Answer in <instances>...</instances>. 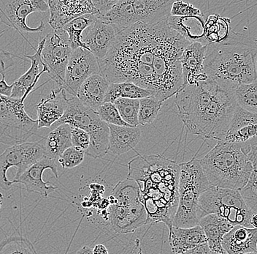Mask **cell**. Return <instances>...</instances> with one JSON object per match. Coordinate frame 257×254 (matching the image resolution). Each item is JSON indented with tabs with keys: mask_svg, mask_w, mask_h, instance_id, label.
I'll return each instance as SVG.
<instances>
[{
	"mask_svg": "<svg viewBox=\"0 0 257 254\" xmlns=\"http://www.w3.org/2000/svg\"><path fill=\"white\" fill-rule=\"evenodd\" d=\"M116 32L110 24L96 19L82 35V42L97 59H103L111 49Z\"/></svg>",
	"mask_w": 257,
	"mask_h": 254,
	"instance_id": "cell-19",
	"label": "cell"
},
{
	"mask_svg": "<svg viewBox=\"0 0 257 254\" xmlns=\"http://www.w3.org/2000/svg\"><path fill=\"white\" fill-rule=\"evenodd\" d=\"M67 93L58 87L52 90L48 97L40 101L36 106L38 128H49L57 123L62 117L67 107Z\"/></svg>",
	"mask_w": 257,
	"mask_h": 254,
	"instance_id": "cell-20",
	"label": "cell"
},
{
	"mask_svg": "<svg viewBox=\"0 0 257 254\" xmlns=\"http://www.w3.org/2000/svg\"><path fill=\"white\" fill-rule=\"evenodd\" d=\"M256 38L232 30L221 43L207 45L203 67L208 79L232 92L256 81Z\"/></svg>",
	"mask_w": 257,
	"mask_h": 254,
	"instance_id": "cell-4",
	"label": "cell"
},
{
	"mask_svg": "<svg viewBox=\"0 0 257 254\" xmlns=\"http://www.w3.org/2000/svg\"><path fill=\"white\" fill-rule=\"evenodd\" d=\"M206 50L207 46L197 42L184 48L180 59L183 81L181 88L198 86L200 82L208 80L203 67Z\"/></svg>",
	"mask_w": 257,
	"mask_h": 254,
	"instance_id": "cell-17",
	"label": "cell"
},
{
	"mask_svg": "<svg viewBox=\"0 0 257 254\" xmlns=\"http://www.w3.org/2000/svg\"><path fill=\"white\" fill-rule=\"evenodd\" d=\"M94 74H99L97 59L88 50H73L66 67L62 88L72 97H76L82 83Z\"/></svg>",
	"mask_w": 257,
	"mask_h": 254,
	"instance_id": "cell-15",
	"label": "cell"
},
{
	"mask_svg": "<svg viewBox=\"0 0 257 254\" xmlns=\"http://www.w3.org/2000/svg\"><path fill=\"white\" fill-rule=\"evenodd\" d=\"M139 112H138V123L139 125L152 124L155 121L162 109L163 101H160L155 96L140 99Z\"/></svg>",
	"mask_w": 257,
	"mask_h": 254,
	"instance_id": "cell-33",
	"label": "cell"
},
{
	"mask_svg": "<svg viewBox=\"0 0 257 254\" xmlns=\"http://www.w3.org/2000/svg\"><path fill=\"white\" fill-rule=\"evenodd\" d=\"M199 161L209 183L221 189L239 191L256 170L247 160L240 144L224 141H218Z\"/></svg>",
	"mask_w": 257,
	"mask_h": 254,
	"instance_id": "cell-5",
	"label": "cell"
},
{
	"mask_svg": "<svg viewBox=\"0 0 257 254\" xmlns=\"http://www.w3.org/2000/svg\"><path fill=\"white\" fill-rule=\"evenodd\" d=\"M84 158V151L72 146L64 151L58 159V161L64 168L71 170L81 164Z\"/></svg>",
	"mask_w": 257,
	"mask_h": 254,
	"instance_id": "cell-38",
	"label": "cell"
},
{
	"mask_svg": "<svg viewBox=\"0 0 257 254\" xmlns=\"http://www.w3.org/2000/svg\"><path fill=\"white\" fill-rule=\"evenodd\" d=\"M109 84L110 83L100 74L91 75L82 83L77 93V99L96 112L104 103Z\"/></svg>",
	"mask_w": 257,
	"mask_h": 254,
	"instance_id": "cell-23",
	"label": "cell"
},
{
	"mask_svg": "<svg viewBox=\"0 0 257 254\" xmlns=\"http://www.w3.org/2000/svg\"><path fill=\"white\" fill-rule=\"evenodd\" d=\"M174 96L178 117L188 131L204 139H224L237 106L232 91L208 79L180 88Z\"/></svg>",
	"mask_w": 257,
	"mask_h": 254,
	"instance_id": "cell-3",
	"label": "cell"
},
{
	"mask_svg": "<svg viewBox=\"0 0 257 254\" xmlns=\"http://www.w3.org/2000/svg\"><path fill=\"white\" fill-rule=\"evenodd\" d=\"M210 250L208 244L204 243L202 245L196 246L190 250L185 252L184 254H210Z\"/></svg>",
	"mask_w": 257,
	"mask_h": 254,
	"instance_id": "cell-44",
	"label": "cell"
},
{
	"mask_svg": "<svg viewBox=\"0 0 257 254\" xmlns=\"http://www.w3.org/2000/svg\"><path fill=\"white\" fill-rule=\"evenodd\" d=\"M56 123L68 124L88 133L90 144L85 155L93 158H102L108 152V125L100 120L96 112L83 105L77 97L68 99L63 117Z\"/></svg>",
	"mask_w": 257,
	"mask_h": 254,
	"instance_id": "cell-9",
	"label": "cell"
},
{
	"mask_svg": "<svg viewBox=\"0 0 257 254\" xmlns=\"http://www.w3.org/2000/svg\"><path fill=\"white\" fill-rule=\"evenodd\" d=\"M107 220L116 234H128L146 225L147 213L141 203L138 185L126 178L120 181L107 198Z\"/></svg>",
	"mask_w": 257,
	"mask_h": 254,
	"instance_id": "cell-7",
	"label": "cell"
},
{
	"mask_svg": "<svg viewBox=\"0 0 257 254\" xmlns=\"http://www.w3.org/2000/svg\"><path fill=\"white\" fill-rule=\"evenodd\" d=\"M169 242L173 254H184L196 246L207 243V239L199 225L190 228L173 226L169 231Z\"/></svg>",
	"mask_w": 257,
	"mask_h": 254,
	"instance_id": "cell-25",
	"label": "cell"
},
{
	"mask_svg": "<svg viewBox=\"0 0 257 254\" xmlns=\"http://www.w3.org/2000/svg\"><path fill=\"white\" fill-rule=\"evenodd\" d=\"M109 128L108 152L116 156L123 155L134 149L141 139L139 127L116 126L107 125Z\"/></svg>",
	"mask_w": 257,
	"mask_h": 254,
	"instance_id": "cell-24",
	"label": "cell"
},
{
	"mask_svg": "<svg viewBox=\"0 0 257 254\" xmlns=\"http://www.w3.org/2000/svg\"><path fill=\"white\" fill-rule=\"evenodd\" d=\"M198 225L203 230L210 251L224 253L221 242L223 237L234 226L227 221L214 215H205L199 220Z\"/></svg>",
	"mask_w": 257,
	"mask_h": 254,
	"instance_id": "cell-26",
	"label": "cell"
},
{
	"mask_svg": "<svg viewBox=\"0 0 257 254\" xmlns=\"http://www.w3.org/2000/svg\"><path fill=\"white\" fill-rule=\"evenodd\" d=\"M72 52L67 34L63 30H53L45 36L41 59L47 68L50 79L62 88L66 67Z\"/></svg>",
	"mask_w": 257,
	"mask_h": 254,
	"instance_id": "cell-13",
	"label": "cell"
},
{
	"mask_svg": "<svg viewBox=\"0 0 257 254\" xmlns=\"http://www.w3.org/2000/svg\"><path fill=\"white\" fill-rule=\"evenodd\" d=\"M96 20L95 15L86 14L74 19L62 29L67 34L69 43L72 51L78 48L88 50L84 43L82 42V35Z\"/></svg>",
	"mask_w": 257,
	"mask_h": 254,
	"instance_id": "cell-30",
	"label": "cell"
},
{
	"mask_svg": "<svg viewBox=\"0 0 257 254\" xmlns=\"http://www.w3.org/2000/svg\"><path fill=\"white\" fill-rule=\"evenodd\" d=\"M127 166V178L138 185L147 213L146 224L165 223L170 231L178 204L179 163L163 154H138Z\"/></svg>",
	"mask_w": 257,
	"mask_h": 254,
	"instance_id": "cell-2",
	"label": "cell"
},
{
	"mask_svg": "<svg viewBox=\"0 0 257 254\" xmlns=\"http://www.w3.org/2000/svg\"><path fill=\"white\" fill-rule=\"evenodd\" d=\"M199 219L210 214L224 218L233 226L252 229L250 217L253 215L237 190L210 186L200 196L198 202Z\"/></svg>",
	"mask_w": 257,
	"mask_h": 254,
	"instance_id": "cell-10",
	"label": "cell"
},
{
	"mask_svg": "<svg viewBox=\"0 0 257 254\" xmlns=\"http://www.w3.org/2000/svg\"><path fill=\"white\" fill-rule=\"evenodd\" d=\"M221 245L227 254L257 252V229L234 226L223 237Z\"/></svg>",
	"mask_w": 257,
	"mask_h": 254,
	"instance_id": "cell-22",
	"label": "cell"
},
{
	"mask_svg": "<svg viewBox=\"0 0 257 254\" xmlns=\"http://www.w3.org/2000/svg\"><path fill=\"white\" fill-rule=\"evenodd\" d=\"M76 254H93L92 248L90 246H83L76 252Z\"/></svg>",
	"mask_w": 257,
	"mask_h": 254,
	"instance_id": "cell-46",
	"label": "cell"
},
{
	"mask_svg": "<svg viewBox=\"0 0 257 254\" xmlns=\"http://www.w3.org/2000/svg\"><path fill=\"white\" fill-rule=\"evenodd\" d=\"M91 2L97 11L96 17H100L112 9V6L116 3L117 0H91Z\"/></svg>",
	"mask_w": 257,
	"mask_h": 254,
	"instance_id": "cell-43",
	"label": "cell"
},
{
	"mask_svg": "<svg viewBox=\"0 0 257 254\" xmlns=\"http://www.w3.org/2000/svg\"><path fill=\"white\" fill-rule=\"evenodd\" d=\"M242 254H257V253H256V252H252V253H242Z\"/></svg>",
	"mask_w": 257,
	"mask_h": 254,
	"instance_id": "cell-49",
	"label": "cell"
},
{
	"mask_svg": "<svg viewBox=\"0 0 257 254\" xmlns=\"http://www.w3.org/2000/svg\"><path fill=\"white\" fill-rule=\"evenodd\" d=\"M45 43V37L40 38L38 49L35 50L33 55H25V57L31 61V66L29 70L23 74L19 79L13 83V91L11 98L21 99L25 95H30L33 91L35 84L38 83L40 76L47 72V68L43 63L41 59L42 50Z\"/></svg>",
	"mask_w": 257,
	"mask_h": 254,
	"instance_id": "cell-21",
	"label": "cell"
},
{
	"mask_svg": "<svg viewBox=\"0 0 257 254\" xmlns=\"http://www.w3.org/2000/svg\"><path fill=\"white\" fill-rule=\"evenodd\" d=\"M210 254H227L226 252H224V253H217V252L210 251Z\"/></svg>",
	"mask_w": 257,
	"mask_h": 254,
	"instance_id": "cell-47",
	"label": "cell"
},
{
	"mask_svg": "<svg viewBox=\"0 0 257 254\" xmlns=\"http://www.w3.org/2000/svg\"><path fill=\"white\" fill-rule=\"evenodd\" d=\"M0 254H38L30 239L11 236L0 241Z\"/></svg>",
	"mask_w": 257,
	"mask_h": 254,
	"instance_id": "cell-32",
	"label": "cell"
},
{
	"mask_svg": "<svg viewBox=\"0 0 257 254\" xmlns=\"http://www.w3.org/2000/svg\"><path fill=\"white\" fill-rule=\"evenodd\" d=\"M256 170H253L249 178L246 185L239 190L241 197L248 206L252 213L256 214L257 211V186Z\"/></svg>",
	"mask_w": 257,
	"mask_h": 254,
	"instance_id": "cell-36",
	"label": "cell"
},
{
	"mask_svg": "<svg viewBox=\"0 0 257 254\" xmlns=\"http://www.w3.org/2000/svg\"><path fill=\"white\" fill-rule=\"evenodd\" d=\"M196 155L189 161L179 164L178 204L173 227L190 228L198 225L199 199L202 193L212 186Z\"/></svg>",
	"mask_w": 257,
	"mask_h": 254,
	"instance_id": "cell-6",
	"label": "cell"
},
{
	"mask_svg": "<svg viewBox=\"0 0 257 254\" xmlns=\"http://www.w3.org/2000/svg\"><path fill=\"white\" fill-rule=\"evenodd\" d=\"M71 142L72 147L86 151L89 147L90 137L86 131L71 127Z\"/></svg>",
	"mask_w": 257,
	"mask_h": 254,
	"instance_id": "cell-41",
	"label": "cell"
},
{
	"mask_svg": "<svg viewBox=\"0 0 257 254\" xmlns=\"http://www.w3.org/2000/svg\"><path fill=\"white\" fill-rule=\"evenodd\" d=\"M256 115L236 106L226 134L234 133L248 125H256Z\"/></svg>",
	"mask_w": 257,
	"mask_h": 254,
	"instance_id": "cell-35",
	"label": "cell"
},
{
	"mask_svg": "<svg viewBox=\"0 0 257 254\" xmlns=\"http://www.w3.org/2000/svg\"><path fill=\"white\" fill-rule=\"evenodd\" d=\"M257 81L240 84L234 90V100L238 107L256 115Z\"/></svg>",
	"mask_w": 257,
	"mask_h": 254,
	"instance_id": "cell-31",
	"label": "cell"
},
{
	"mask_svg": "<svg viewBox=\"0 0 257 254\" xmlns=\"http://www.w3.org/2000/svg\"><path fill=\"white\" fill-rule=\"evenodd\" d=\"M0 96V144L14 145L26 142L38 131V121L24 109V101Z\"/></svg>",
	"mask_w": 257,
	"mask_h": 254,
	"instance_id": "cell-11",
	"label": "cell"
},
{
	"mask_svg": "<svg viewBox=\"0 0 257 254\" xmlns=\"http://www.w3.org/2000/svg\"><path fill=\"white\" fill-rule=\"evenodd\" d=\"M48 24L53 30H62L69 22L86 14L96 15L91 0H48Z\"/></svg>",
	"mask_w": 257,
	"mask_h": 254,
	"instance_id": "cell-16",
	"label": "cell"
},
{
	"mask_svg": "<svg viewBox=\"0 0 257 254\" xmlns=\"http://www.w3.org/2000/svg\"><path fill=\"white\" fill-rule=\"evenodd\" d=\"M254 137H256V125H252L241 128L234 133L225 134L222 141L235 144H242Z\"/></svg>",
	"mask_w": 257,
	"mask_h": 254,
	"instance_id": "cell-40",
	"label": "cell"
},
{
	"mask_svg": "<svg viewBox=\"0 0 257 254\" xmlns=\"http://www.w3.org/2000/svg\"><path fill=\"white\" fill-rule=\"evenodd\" d=\"M44 157L43 141L21 143L7 148L0 155V188L8 191L12 187V181L7 178L9 168L16 167L17 173L14 180L17 179L31 165Z\"/></svg>",
	"mask_w": 257,
	"mask_h": 254,
	"instance_id": "cell-12",
	"label": "cell"
},
{
	"mask_svg": "<svg viewBox=\"0 0 257 254\" xmlns=\"http://www.w3.org/2000/svg\"><path fill=\"white\" fill-rule=\"evenodd\" d=\"M167 20L136 24L117 33L107 55L97 59L99 74L109 83H135L163 102L174 96L183 83L180 59L191 43Z\"/></svg>",
	"mask_w": 257,
	"mask_h": 254,
	"instance_id": "cell-1",
	"label": "cell"
},
{
	"mask_svg": "<svg viewBox=\"0 0 257 254\" xmlns=\"http://www.w3.org/2000/svg\"><path fill=\"white\" fill-rule=\"evenodd\" d=\"M138 254H144L142 249H141V247H140L139 250H138Z\"/></svg>",
	"mask_w": 257,
	"mask_h": 254,
	"instance_id": "cell-48",
	"label": "cell"
},
{
	"mask_svg": "<svg viewBox=\"0 0 257 254\" xmlns=\"http://www.w3.org/2000/svg\"><path fill=\"white\" fill-rule=\"evenodd\" d=\"M96 114L99 116L100 120L107 125L131 127L122 120L116 107L112 103H104L97 109Z\"/></svg>",
	"mask_w": 257,
	"mask_h": 254,
	"instance_id": "cell-37",
	"label": "cell"
},
{
	"mask_svg": "<svg viewBox=\"0 0 257 254\" xmlns=\"http://www.w3.org/2000/svg\"><path fill=\"white\" fill-rule=\"evenodd\" d=\"M173 0H117L111 9L96 19L110 24L116 34L138 23L152 25L168 19Z\"/></svg>",
	"mask_w": 257,
	"mask_h": 254,
	"instance_id": "cell-8",
	"label": "cell"
},
{
	"mask_svg": "<svg viewBox=\"0 0 257 254\" xmlns=\"http://www.w3.org/2000/svg\"><path fill=\"white\" fill-rule=\"evenodd\" d=\"M170 16L178 17H204L200 9L189 3L174 1L170 9Z\"/></svg>",
	"mask_w": 257,
	"mask_h": 254,
	"instance_id": "cell-39",
	"label": "cell"
},
{
	"mask_svg": "<svg viewBox=\"0 0 257 254\" xmlns=\"http://www.w3.org/2000/svg\"><path fill=\"white\" fill-rule=\"evenodd\" d=\"M42 141L44 157L56 160L66 149L72 147L71 126L68 124H60L50 132L47 137H43Z\"/></svg>",
	"mask_w": 257,
	"mask_h": 254,
	"instance_id": "cell-27",
	"label": "cell"
},
{
	"mask_svg": "<svg viewBox=\"0 0 257 254\" xmlns=\"http://www.w3.org/2000/svg\"><path fill=\"white\" fill-rule=\"evenodd\" d=\"M229 22L230 20L227 18H221L218 15L209 17L203 28L205 44H216L226 39L231 30Z\"/></svg>",
	"mask_w": 257,
	"mask_h": 254,
	"instance_id": "cell-29",
	"label": "cell"
},
{
	"mask_svg": "<svg viewBox=\"0 0 257 254\" xmlns=\"http://www.w3.org/2000/svg\"><path fill=\"white\" fill-rule=\"evenodd\" d=\"M93 254H109L108 250L102 244H98L92 248Z\"/></svg>",
	"mask_w": 257,
	"mask_h": 254,
	"instance_id": "cell-45",
	"label": "cell"
},
{
	"mask_svg": "<svg viewBox=\"0 0 257 254\" xmlns=\"http://www.w3.org/2000/svg\"><path fill=\"white\" fill-rule=\"evenodd\" d=\"M122 120L130 126L136 128L138 123L140 101L138 99H118L113 103Z\"/></svg>",
	"mask_w": 257,
	"mask_h": 254,
	"instance_id": "cell-34",
	"label": "cell"
},
{
	"mask_svg": "<svg viewBox=\"0 0 257 254\" xmlns=\"http://www.w3.org/2000/svg\"><path fill=\"white\" fill-rule=\"evenodd\" d=\"M46 170H51L56 178H59L57 165L55 160L43 157L33 164L17 179L13 180L12 183H20L25 186L29 192L37 193L43 198H46L56 189V186L50 185L49 182L43 180V175Z\"/></svg>",
	"mask_w": 257,
	"mask_h": 254,
	"instance_id": "cell-18",
	"label": "cell"
},
{
	"mask_svg": "<svg viewBox=\"0 0 257 254\" xmlns=\"http://www.w3.org/2000/svg\"><path fill=\"white\" fill-rule=\"evenodd\" d=\"M48 11L45 0H0V20L8 27L23 35L24 33H42L46 28L43 21L35 28L29 27L27 17L33 13Z\"/></svg>",
	"mask_w": 257,
	"mask_h": 254,
	"instance_id": "cell-14",
	"label": "cell"
},
{
	"mask_svg": "<svg viewBox=\"0 0 257 254\" xmlns=\"http://www.w3.org/2000/svg\"><path fill=\"white\" fill-rule=\"evenodd\" d=\"M0 66H1L0 74L2 75V79L0 80V96L11 97L12 94L13 83L11 85L8 84L6 81V70L8 67H6L3 59H0Z\"/></svg>",
	"mask_w": 257,
	"mask_h": 254,
	"instance_id": "cell-42",
	"label": "cell"
},
{
	"mask_svg": "<svg viewBox=\"0 0 257 254\" xmlns=\"http://www.w3.org/2000/svg\"><path fill=\"white\" fill-rule=\"evenodd\" d=\"M154 96L152 91L137 86L131 82L110 83L104 103L113 104L118 99H142Z\"/></svg>",
	"mask_w": 257,
	"mask_h": 254,
	"instance_id": "cell-28",
	"label": "cell"
}]
</instances>
